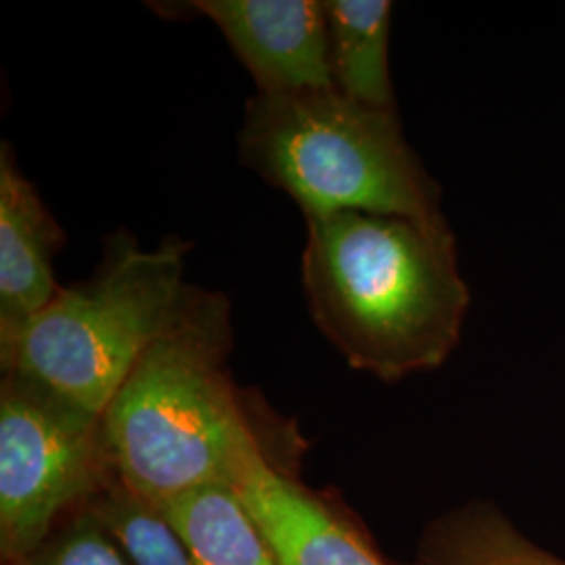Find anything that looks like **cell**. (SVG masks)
<instances>
[{"label":"cell","instance_id":"obj_8","mask_svg":"<svg viewBox=\"0 0 565 565\" xmlns=\"http://www.w3.org/2000/svg\"><path fill=\"white\" fill-rule=\"evenodd\" d=\"M279 565H385L359 532L279 469L256 459L235 486Z\"/></svg>","mask_w":565,"mask_h":565},{"label":"cell","instance_id":"obj_5","mask_svg":"<svg viewBox=\"0 0 565 565\" xmlns=\"http://www.w3.org/2000/svg\"><path fill=\"white\" fill-rule=\"evenodd\" d=\"M116 471L102 415H93L18 373L0 384V546L20 564L84 507Z\"/></svg>","mask_w":565,"mask_h":565},{"label":"cell","instance_id":"obj_1","mask_svg":"<svg viewBox=\"0 0 565 565\" xmlns=\"http://www.w3.org/2000/svg\"><path fill=\"white\" fill-rule=\"evenodd\" d=\"M306 223L308 310L345 363L387 382L445 364L469 308L445 216L340 212Z\"/></svg>","mask_w":565,"mask_h":565},{"label":"cell","instance_id":"obj_11","mask_svg":"<svg viewBox=\"0 0 565 565\" xmlns=\"http://www.w3.org/2000/svg\"><path fill=\"white\" fill-rule=\"evenodd\" d=\"M425 565H565L494 513L465 511L429 532Z\"/></svg>","mask_w":565,"mask_h":565},{"label":"cell","instance_id":"obj_12","mask_svg":"<svg viewBox=\"0 0 565 565\" xmlns=\"http://www.w3.org/2000/svg\"><path fill=\"white\" fill-rule=\"evenodd\" d=\"M86 507L102 522L130 565H195L177 532L153 507L116 480Z\"/></svg>","mask_w":565,"mask_h":565},{"label":"cell","instance_id":"obj_9","mask_svg":"<svg viewBox=\"0 0 565 565\" xmlns=\"http://www.w3.org/2000/svg\"><path fill=\"white\" fill-rule=\"evenodd\" d=\"M333 88L375 109H394L390 76L392 2L323 0Z\"/></svg>","mask_w":565,"mask_h":565},{"label":"cell","instance_id":"obj_10","mask_svg":"<svg viewBox=\"0 0 565 565\" xmlns=\"http://www.w3.org/2000/svg\"><path fill=\"white\" fill-rule=\"evenodd\" d=\"M195 565H279L233 486H203L156 509Z\"/></svg>","mask_w":565,"mask_h":565},{"label":"cell","instance_id":"obj_7","mask_svg":"<svg viewBox=\"0 0 565 565\" xmlns=\"http://www.w3.org/2000/svg\"><path fill=\"white\" fill-rule=\"evenodd\" d=\"M65 242L60 223L0 145V352L18 340L60 294L55 256Z\"/></svg>","mask_w":565,"mask_h":565},{"label":"cell","instance_id":"obj_2","mask_svg":"<svg viewBox=\"0 0 565 565\" xmlns=\"http://www.w3.org/2000/svg\"><path fill=\"white\" fill-rule=\"evenodd\" d=\"M231 310L202 291L151 343L103 413L116 478L153 509L203 486L239 484L263 457L226 373Z\"/></svg>","mask_w":565,"mask_h":565},{"label":"cell","instance_id":"obj_6","mask_svg":"<svg viewBox=\"0 0 565 565\" xmlns=\"http://www.w3.org/2000/svg\"><path fill=\"white\" fill-rule=\"evenodd\" d=\"M260 95L333 88L323 0H198Z\"/></svg>","mask_w":565,"mask_h":565},{"label":"cell","instance_id":"obj_3","mask_svg":"<svg viewBox=\"0 0 565 565\" xmlns=\"http://www.w3.org/2000/svg\"><path fill=\"white\" fill-rule=\"evenodd\" d=\"M242 162L302 207L306 221L340 212L440 218V189L406 142L394 109L335 88L249 97Z\"/></svg>","mask_w":565,"mask_h":565},{"label":"cell","instance_id":"obj_13","mask_svg":"<svg viewBox=\"0 0 565 565\" xmlns=\"http://www.w3.org/2000/svg\"><path fill=\"white\" fill-rule=\"evenodd\" d=\"M20 565H130L120 546L84 505Z\"/></svg>","mask_w":565,"mask_h":565},{"label":"cell","instance_id":"obj_4","mask_svg":"<svg viewBox=\"0 0 565 565\" xmlns=\"http://www.w3.org/2000/svg\"><path fill=\"white\" fill-rule=\"evenodd\" d=\"M189 243L142 249L128 231L105 243L86 281L61 287L55 300L0 352L18 373L61 398L102 415L151 343L184 321L202 289L184 281Z\"/></svg>","mask_w":565,"mask_h":565}]
</instances>
